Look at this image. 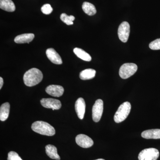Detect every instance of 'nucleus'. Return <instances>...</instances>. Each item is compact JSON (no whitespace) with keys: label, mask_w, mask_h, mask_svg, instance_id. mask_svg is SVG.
Returning <instances> with one entry per match:
<instances>
[{"label":"nucleus","mask_w":160,"mask_h":160,"mask_svg":"<svg viewBox=\"0 0 160 160\" xmlns=\"http://www.w3.org/2000/svg\"><path fill=\"white\" fill-rule=\"evenodd\" d=\"M142 137L147 139H160V129H152L143 131Z\"/></svg>","instance_id":"13"},{"label":"nucleus","mask_w":160,"mask_h":160,"mask_svg":"<svg viewBox=\"0 0 160 160\" xmlns=\"http://www.w3.org/2000/svg\"><path fill=\"white\" fill-rule=\"evenodd\" d=\"M53 9L51 7V5L49 4H45L43 5L41 8V11L44 14L46 15L50 14L52 12Z\"/></svg>","instance_id":"23"},{"label":"nucleus","mask_w":160,"mask_h":160,"mask_svg":"<svg viewBox=\"0 0 160 160\" xmlns=\"http://www.w3.org/2000/svg\"><path fill=\"white\" fill-rule=\"evenodd\" d=\"M41 105L48 109H52V110L55 109H59L62 107V103L59 100L52 98H42L41 100Z\"/></svg>","instance_id":"8"},{"label":"nucleus","mask_w":160,"mask_h":160,"mask_svg":"<svg viewBox=\"0 0 160 160\" xmlns=\"http://www.w3.org/2000/svg\"><path fill=\"white\" fill-rule=\"evenodd\" d=\"M159 156V152L155 148L143 149L138 155L139 160H157Z\"/></svg>","instance_id":"5"},{"label":"nucleus","mask_w":160,"mask_h":160,"mask_svg":"<svg viewBox=\"0 0 160 160\" xmlns=\"http://www.w3.org/2000/svg\"><path fill=\"white\" fill-rule=\"evenodd\" d=\"M47 58L53 64L61 65L62 64V60L58 53L53 48H49L46 51Z\"/></svg>","instance_id":"12"},{"label":"nucleus","mask_w":160,"mask_h":160,"mask_svg":"<svg viewBox=\"0 0 160 160\" xmlns=\"http://www.w3.org/2000/svg\"><path fill=\"white\" fill-rule=\"evenodd\" d=\"M86 103L83 98H79L76 102L75 108L78 117L80 119H83L86 111Z\"/></svg>","instance_id":"10"},{"label":"nucleus","mask_w":160,"mask_h":160,"mask_svg":"<svg viewBox=\"0 0 160 160\" xmlns=\"http://www.w3.org/2000/svg\"><path fill=\"white\" fill-rule=\"evenodd\" d=\"M46 154L53 159L60 160V157L58 153L57 149L53 145H48L46 146Z\"/></svg>","instance_id":"16"},{"label":"nucleus","mask_w":160,"mask_h":160,"mask_svg":"<svg viewBox=\"0 0 160 160\" xmlns=\"http://www.w3.org/2000/svg\"><path fill=\"white\" fill-rule=\"evenodd\" d=\"M149 47L152 50H160V38L152 41L149 45Z\"/></svg>","instance_id":"22"},{"label":"nucleus","mask_w":160,"mask_h":160,"mask_svg":"<svg viewBox=\"0 0 160 160\" xmlns=\"http://www.w3.org/2000/svg\"><path fill=\"white\" fill-rule=\"evenodd\" d=\"M60 19L62 21L67 25H73V21L75 20L73 16H68L66 13H62L60 16Z\"/></svg>","instance_id":"21"},{"label":"nucleus","mask_w":160,"mask_h":160,"mask_svg":"<svg viewBox=\"0 0 160 160\" xmlns=\"http://www.w3.org/2000/svg\"><path fill=\"white\" fill-rule=\"evenodd\" d=\"M95 160H105L103 159H98Z\"/></svg>","instance_id":"26"},{"label":"nucleus","mask_w":160,"mask_h":160,"mask_svg":"<svg viewBox=\"0 0 160 160\" xmlns=\"http://www.w3.org/2000/svg\"><path fill=\"white\" fill-rule=\"evenodd\" d=\"M96 71L92 69H85L80 72V78L82 80H87L92 79L95 76Z\"/></svg>","instance_id":"18"},{"label":"nucleus","mask_w":160,"mask_h":160,"mask_svg":"<svg viewBox=\"0 0 160 160\" xmlns=\"http://www.w3.org/2000/svg\"><path fill=\"white\" fill-rule=\"evenodd\" d=\"M131 106L129 102H126L122 103L119 107L117 111L116 112L114 116L115 122H122L128 117L131 110Z\"/></svg>","instance_id":"3"},{"label":"nucleus","mask_w":160,"mask_h":160,"mask_svg":"<svg viewBox=\"0 0 160 160\" xmlns=\"http://www.w3.org/2000/svg\"><path fill=\"white\" fill-rule=\"evenodd\" d=\"M0 8L5 11L12 12L15 10L16 7L12 0H0Z\"/></svg>","instance_id":"15"},{"label":"nucleus","mask_w":160,"mask_h":160,"mask_svg":"<svg viewBox=\"0 0 160 160\" xmlns=\"http://www.w3.org/2000/svg\"><path fill=\"white\" fill-rule=\"evenodd\" d=\"M130 33V26L127 22L121 23L118 29L119 38L123 42L126 43L129 39Z\"/></svg>","instance_id":"6"},{"label":"nucleus","mask_w":160,"mask_h":160,"mask_svg":"<svg viewBox=\"0 0 160 160\" xmlns=\"http://www.w3.org/2000/svg\"><path fill=\"white\" fill-rule=\"evenodd\" d=\"M137 70L138 66L134 63H125L120 67L119 73L120 77L126 79L135 74Z\"/></svg>","instance_id":"4"},{"label":"nucleus","mask_w":160,"mask_h":160,"mask_svg":"<svg viewBox=\"0 0 160 160\" xmlns=\"http://www.w3.org/2000/svg\"><path fill=\"white\" fill-rule=\"evenodd\" d=\"M76 142L80 147L84 148L91 147L93 145V141L91 138L85 134H79L76 138Z\"/></svg>","instance_id":"9"},{"label":"nucleus","mask_w":160,"mask_h":160,"mask_svg":"<svg viewBox=\"0 0 160 160\" xmlns=\"http://www.w3.org/2000/svg\"><path fill=\"white\" fill-rule=\"evenodd\" d=\"M46 92L52 96L60 97L63 94L64 89L62 86L58 85H50L46 89Z\"/></svg>","instance_id":"11"},{"label":"nucleus","mask_w":160,"mask_h":160,"mask_svg":"<svg viewBox=\"0 0 160 160\" xmlns=\"http://www.w3.org/2000/svg\"><path fill=\"white\" fill-rule=\"evenodd\" d=\"M103 111L102 100L98 99L95 102L92 109V118L95 122H99L102 118Z\"/></svg>","instance_id":"7"},{"label":"nucleus","mask_w":160,"mask_h":160,"mask_svg":"<svg viewBox=\"0 0 160 160\" xmlns=\"http://www.w3.org/2000/svg\"><path fill=\"white\" fill-rule=\"evenodd\" d=\"M10 105L9 103H4L0 108V120L1 121H5L8 118L9 113Z\"/></svg>","instance_id":"17"},{"label":"nucleus","mask_w":160,"mask_h":160,"mask_svg":"<svg viewBox=\"0 0 160 160\" xmlns=\"http://www.w3.org/2000/svg\"><path fill=\"white\" fill-rule=\"evenodd\" d=\"M3 84H4V81H3V78L1 77L0 78V89H2V87Z\"/></svg>","instance_id":"25"},{"label":"nucleus","mask_w":160,"mask_h":160,"mask_svg":"<svg viewBox=\"0 0 160 160\" xmlns=\"http://www.w3.org/2000/svg\"><path fill=\"white\" fill-rule=\"evenodd\" d=\"M82 8L84 12L88 15H94L96 13L97 10L95 7L91 3L88 2H84L83 3Z\"/></svg>","instance_id":"20"},{"label":"nucleus","mask_w":160,"mask_h":160,"mask_svg":"<svg viewBox=\"0 0 160 160\" xmlns=\"http://www.w3.org/2000/svg\"><path fill=\"white\" fill-rule=\"evenodd\" d=\"M32 130L43 135L52 136L55 134L54 128L49 123L43 121H36L32 123L31 126Z\"/></svg>","instance_id":"2"},{"label":"nucleus","mask_w":160,"mask_h":160,"mask_svg":"<svg viewBox=\"0 0 160 160\" xmlns=\"http://www.w3.org/2000/svg\"><path fill=\"white\" fill-rule=\"evenodd\" d=\"M43 79V74L39 69L32 68L26 72L23 77L24 83L26 86L32 87L38 85Z\"/></svg>","instance_id":"1"},{"label":"nucleus","mask_w":160,"mask_h":160,"mask_svg":"<svg viewBox=\"0 0 160 160\" xmlns=\"http://www.w3.org/2000/svg\"><path fill=\"white\" fill-rule=\"evenodd\" d=\"M8 160H23L16 152L11 151L8 153Z\"/></svg>","instance_id":"24"},{"label":"nucleus","mask_w":160,"mask_h":160,"mask_svg":"<svg viewBox=\"0 0 160 160\" xmlns=\"http://www.w3.org/2000/svg\"><path fill=\"white\" fill-rule=\"evenodd\" d=\"M34 34L33 33H25L18 35L15 38V42L18 44H23L27 43L29 44L34 38Z\"/></svg>","instance_id":"14"},{"label":"nucleus","mask_w":160,"mask_h":160,"mask_svg":"<svg viewBox=\"0 0 160 160\" xmlns=\"http://www.w3.org/2000/svg\"><path fill=\"white\" fill-rule=\"evenodd\" d=\"M73 52L76 55L78 58L81 59L87 62H90L91 61L92 58L89 53L82 49L78 48H75L73 49Z\"/></svg>","instance_id":"19"}]
</instances>
